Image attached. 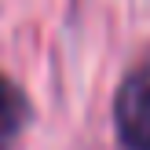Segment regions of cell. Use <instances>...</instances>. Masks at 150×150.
I'll return each instance as SVG.
<instances>
[{"instance_id":"cell-2","label":"cell","mask_w":150,"mask_h":150,"mask_svg":"<svg viewBox=\"0 0 150 150\" xmlns=\"http://www.w3.org/2000/svg\"><path fill=\"white\" fill-rule=\"evenodd\" d=\"M29 114H33V110H29L26 92H22L11 77L0 73V143H7V139L18 136L29 125Z\"/></svg>"},{"instance_id":"cell-1","label":"cell","mask_w":150,"mask_h":150,"mask_svg":"<svg viewBox=\"0 0 150 150\" xmlns=\"http://www.w3.org/2000/svg\"><path fill=\"white\" fill-rule=\"evenodd\" d=\"M114 128L125 150H150V59L121 81L114 95Z\"/></svg>"}]
</instances>
